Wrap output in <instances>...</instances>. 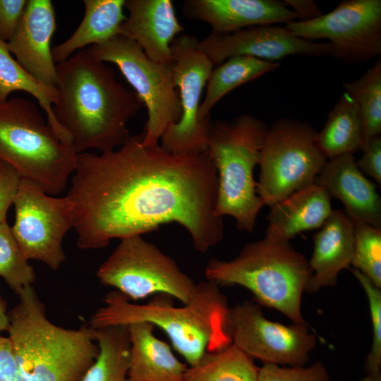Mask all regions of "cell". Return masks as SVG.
I'll use <instances>...</instances> for the list:
<instances>
[{"mask_svg": "<svg viewBox=\"0 0 381 381\" xmlns=\"http://www.w3.org/2000/svg\"><path fill=\"white\" fill-rule=\"evenodd\" d=\"M232 344L251 358L282 366L304 365L316 344L306 325H285L266 318L260 305L245 301L230 308Z\"/></svg>", "mask_w": 381, "mask_h": 381, "instance_id": "5bb4252c", "label": "cell"}, {"mask_svg": "<svg viewBox=\"0 0 381 381\" xmlns=\"http://www.w3.org/2000/svg\"><path fill=\"white\" fill-rule=\"evenodd\" d=\"M93 329L99 352L83 381H129L130 341L127 326Z\"/></svg>", "mask_w": 381, "mask_h": 381, "instance_id": "4316f807", "label": "cell"}, {"mask_svg": "<svg viewBox=\"0 0 381 381\" xmlns=\"http://www.w3.org/2000/svg\"><path fill=\"white\" fill-rule=\"evenodd\" d=\"M24 91L32 95L44 111L47 122L60 140L72 144L71 138L54 117L52 105L58 99L56 86L44 84L28 73L12 56L6 42L0 40V102L8 99L15 91Z\"/></svg>", "mask_w": 381, "mask_h": 381, "instance_id": "d4e9b609", "label": "cell"}, {"mask_svg": "<svg viewBox=\"0 0 381 381\" xmlns=\"http://www.w3.org/2000/svg\"><path fill=\"white\" fill-rule=\"evenodd\" d=\"M363 154L356 162L362 172L381 185V137H375L362 148Z\"/></svg>", "mask_w": 381, "mask_h": 381, "instance_id": "d590c367", "label": "cell"}, {"mask_svg": "<svg viewBox=\"0 0 381 381\" xmlns=\"http://www.w3.org/2000/svg\"><path fill=\"white\" fill-rule=\"evenodd\" d=\"M199 49L213 66L235 56L269 61L292 55L323 56L332 54L329 42H315L292 35L284 27L258 25L227 34L211 32L198 42Z\"/></svg>", "mask_w": 381, "mask_h": 381, "instance_id": "9a60e30c", "label": "cell"}, {"mask_svg": "<svg viewBox=\"0 0 381 381\" xmlns=\"http://www.w3.org/2000/svg\"><path fill=\"white\" fill-rule=\"evenodd\" d=\"M363 126L359 109L344 92L328 113L317 143L327 159L353 154L362 149Z\"/></svg>", "mask_w": 381, "mask_h": 381, "instance_id": "cb8c5ba5", "label": "cell"}, {"mask_svg": "<svg viewBox=\"0 0 381 381\" xmlns=\"http://www.w3.org/2000/svg\"><path fill=\"white\" fill-rule=\"evenodd\" d=\"M0 381H25L13 356L8 337L0 335Z\"/></svg>", "mask_w": 381, "mask_h": 381, "instance_id": "8d00e7d4", "label": "cell"}, {"mask_svg": "<svg viewBox=\"0 0 381 381\" xmlns=\"http://www.w3.org/2000/svg\"><path fill=\"white\" fill-rule=\"evenodd\" d=\"M56 70L53 113L76 152L121 146L131 136L128 121L143 107L136 93L116 80L111 66L85 50L56 64Z\"/></svg>", "mask_w": 381, "mask_h": 381, "instance_id": "7a4b0ae2", "label": "cell"}, {"mask_svg": "<svg viewBox=\"0 0 381 381\" xmlns=\"http://www.w3.org/2000/svg\"><path fill=\"white\" fill-rule=\"evenodd\" d=\"M279 63L248 56H235L213 68L207 83L205 96L200 104L198 119L210 120L213 107L226 94L239 85L275 70Z\"/></svg>", "mask_w": 381, "mask_h": 381, "instance_id": "484cf974", "label": "cell"}, {"mask_svg": "<svg viewBox=\"0 0 381 381\" xmlns=\"http://www.w3.org/2000/svg\"><path fill=\"white\" fill-rule=\"evenodd\" d=\"M351 265L381 288V229L353 222V252Z\"/></svg>", "mask_w": 381, "mask_h": 381, "instance_id": "4dcf8cb0", "label": "cell"}, {"mask_svg": "<svg viewBox=\"0 0 381 381\" xmlns=\"http://www.w3.org/2000/svg\"><path fill=\"white\" fill-rule=\"evenodd\" d=\"M184 16L208 23L212 32L227 34L258 25L296 21L292 10L277 0H187Z\"/></svg>", "mask_w": 381, "mask_h": 381, "instance_id": "ac0fdd59", "label": "cell"}, {"mask_svg": "<svg viewBox=\"0 0 381 381\" xmlns=\"http://www.w3.org/2000/svg\"><path fill=\"white\" fill-rule=\"evenodd\" d=\"M363 287L368 298L373 339L365 368L368 375H380L381 369V288L376 286L365 275L356 269L351 270Z\"/></svg>", "mask_w": 381, "mask_h": 381, "instance_id": "1f68e13d", "label": "cell"}, {"mask_svg": "<svg viewBox=\"0 0 381 381\" xmlns=\"http://www.w3.org/2000/svg\"><path fill=\"white\" fill-rule=\"evenodd\" d=\"M12 233L26 258L56 270L66 260L62 241L73 227V206L66 195H49L21 179L13 201Z\"/></svg>", "mask_w": 381, "mask_h": 381, "instance_id": "8fae6325", "label": "cell"}, {"mask_svg": "<svg viewBox=\"0 0 381 381\" xmlns=\"http://www.w3.org/2000/svg\"><path fill=\"white\" fill-rule=\"evenodd\" d=\"M305 291L334 286L339 272L349 268L353 252V222L341 210H333L313 237Z\"/></svg>", "mask_w": 381, "mask_h": 381, "instance_id": "ffe728a7", "label": "cell"}, {"mask_svg": "<svg viewBox=\"0 0 381 381\" xmlns=\"http://www.w3.org/2000/svg\"><path fill=\"white\" fill-rule=\"evenodd\" d=\"M199 40L182 35L171 43L172 73L179 94L181 116L161 137V146L172 154L199 153L207 151L210 120L200 121L198 111L205 86L214 68L198 47Z\"/></svg>", "mask_w": 381, "mask_h": 381, "instance_id": "4fadbf2b", "label": "cell"}, {"mask_svg": "<svg viewBox=\"0 0 381 381\" xmlns=\"http://www.w3.org/2000/svg\"><path fill=\"white\" fill-rule=\"evenodd\" d=\"M315 183L344 205L352 222L381 229V198L373 183L358 168L353 154L327 159Z\"/></svg>", "mask_w": 381, "mask_h": 381, "instance_id": "e0dca14e", "label": "cell"}, {"mask_svg": "<svg viewBox=\"0 0 381 381\" xmlns=\"http://www.w3.org/2000/svg\"><path fill=\"white\" fill-rule=\"evenodd\" d=\"M343 87L356 104L362 117L363 148L381 134V61L377 60L361 77L344 83Z\"/></svg>", "mask_w": 381, "mask_h": 381, "instance_id": "f1b7e54d", "label": "cell"}, {"mask_svg": "<svg viewBox=\"0 0 381 381\" xmlns=\"http://www.w3.org/2000/svg\"><path fill=\"white\" fill-rule=\"evenodd\" d=\"M85 51L93 59L112 63L119 68L147 110L143 143L158 144L166 130L181 116L172 65L152 61L136 42L121 34L102 43L89 46Z\"/></svg>", "mask_w": 381, "mask_h": 381, "instance_id": "9c48e42d", "label": "cell"}, {"mask_svg": "<svg viewBox=\"0 0 381 381\" xmlns=\"http://www.w3.org/2000/svg\"><path fill=\"white\" fill-rule=\"evenodd\" d=\"M267 128L265 122L250 114L210 124L207 151L217 175L216 214L232 217L241 231H253L264 205L257 194L253 174Z\"/></svg>", "mask_w": 381, "mask_h": 381, "instance_id": "52a82bcc", "label": "cell"}, {"mask_svg": "<svg viewBox=\"0 0 381 381\" xmlns=\"http://www.w3.org/2000/svg\"><path fill=\"white\" fill-rule=\"evenodd\" d=\"M128 17L119 34L136 42L152 61L171 66V43L183 31L170 0H125Z\"/></svg>", "mask_w": 381, "mask_h": 381, "instance_id": "d6986e66", "label": "cell"}, {"mask_svg": "<svg viewBox=\"0 0 381 381\" xmlns=\"http://www.w3.org/2000/svg\"><path fill=\"white\" fill-rule=\"evenodd\" d=\"M143 134L119 147L78 154L66 194L82 249L107 247L113 238L143 235L175 222L194 248L206 253L224 236L216 214L218 181L207 151L172 154L147 145Z\"/></svg>", "mask_w": 381, "mask_h": 381, "instance_id": "6da1fadb", "label": "cell"}, {"mask_svg": "<svg viewBox=\"0 0 381 381\" xmlns=\"http://www.w3.org/2000/svg\"><path fill=\"white\" fill-rule=\"evenodd\" d=\"M78 155L72 145L60 140L32 102L12 97L0 102V158L21 179L58 195L75 169Z\"/></svg>", "mask_w": 381, "mask_h": 381, "instance_id": "8992f818", "label": "cell"}, {"mask_svg": "<svg viewBox=\"0 0 381 381\" xmlns=\"http://www.w3.org/2000/svg\"><path fill=\"white\" fill-rule=\"evenodd\" d=\"M26 0H0V40L7 42L24 13Z\"/></svg>", "mask_w": 381, "mask_h": 381, "instance_id": "e575fe53", "label": "cell"}, {"mask_svg": "<svg viewBox=\"0 0 381 381\" xmlns=\"http://www.w3.org/2000/svg\"><path fill=\"white\" fill-rule=\"evenodd\" d=\"M0 277L16 294L36 279L6 221L0 224Z\"/></svg>", "mask_w": 381, "mask_h": 381, "instance_id": "f546056e", "label": "cell"}, {"mask_svg": "<svg viewBox=\"0 0 381 381\" xmlns=\"http://www.w3.org/2000/svg\"><path fill=\"white\" fill-rule=\"evenodd\" d=\"M21 177L17 170L4 160L0 162V224L6 221L8 210L13 204Z\"/></svg>", "mask_w": 381, "mask_h": 381, "instance_id": "836d02e7", "label": "cell"}, {"mask_svg": "<svg viewBox=\"0 0 381 381\" xmlns=\"http://www.w3.org/2000/svg\"><path fill=\"white\" fill-rule=\"evenodd\" d=\"M1 160H2V159L0 158V162H1Z\"/></svg>", "mask_w": 381, "mask_h": 381, "instance_id": "60d3db41", "label": "cell"}, {"mask_svg": "<svg viewBox=\"0 0 381 381\" xmlns=\"http://www.w3.org/2000/svg\"><path fill=\"white\" fill-rule=\"evenodd\" d=\"M16 294L18 303L8 313L7 331L24 380L83 381L99 352L93 328L52 323L32 285Z\"/></svg>", "mask_w": 381, "mask_h": 381, "instance_id": "277c9868", "label": "cell"}, {"mask_svg": "<svg viewBox=\"0 0 381 381\" xmlns=\"http://www.w3.org/2000/svg\"><path fill=\"white\" fill-rule=\"evenodd\" d=\"M56 28L50 0H28L20 21L6 42L18 63L41 83L56 86V70L51 40Z\"/></svg>", "mask_w": 381, "mask_h": 381, "instance_id": "2e32d148", "label": "cell"}, {"mask_svg": "<svg viewBox=\"0 0 381 381\" xmlns=\"http://www.w3.org/2000/svg\"><path fill=\"white\" fill-rule=\"evenodd\" d=\"M258 381H329L328 373L320 362L306 367L264 363L259 368Z\"/></svg>", "mask_w": 381, "mask_h": 381, "instance_id": "d6a6232c", "label": "cell"}, {"mask_svg": "<svg viewBox=\"0 0 381 381\" xmlns=\"http://www.w3.org/2000/svg\"><path fill=\"white\" fill-rule=\"evenodd\" d=\"M258 373L253 358L231 344L220 351L206 353L186 368L183 381H258Z\"/></svg>", "mask_w": 381, "mask_h": 381, "instance_id": "83f0119b", "label": "cell"}, {"mask_svg": "<svg viewBox=\"0 0 381 381\" xmlns=\"http://www.w3.org/2000/svg\"><path fill=\"white\" fill-rule=\"evenodd\" d=\"M172 298L158 294L145 304H135L119 292L111 291L104 299L105 306L92 315L90 326L98 329L150 322L167 334L190 366L206 353L220 351L232 344L230 308L217 283L207 279L198 283L193 299L183 306H174Z\"/></svg>", "mask_w": 381, "mask_h": 381, "instance_id": "3957f363", "label": "cell"}, {"mask_svg": "<svg viewBox=\"0 0 381 381\" xmlns=\"http://www.w3.org/2000/svg\"><path fill=\"white\" fill-rule=\"evenodd\" d=\"M97 277L129 301L166 294L186 304L198 286L171 257L141 235L121 239L97 270Z\"/></svg>", "mask_w": 381, "mask_h": 381, "instance_id": "30bf717a", "label": "cell"}, {"mask_svg": "<svg viewBox=\"0 0 381 381\" xmlns=\"http://www.w3.org/2000/svg\"><path fill=\"white\" fill-rule=\"evenodd\" d=\"M8 327V317L6 312V303L0 297V335L4 331H7Z\"/></svg>", "mask_w": 381, "mask_h": 381, "instance_id": "f35d334b", "label": "cell"}, {"mask_svg": "<svg viewBox=\"0 0 381 381\" xmlns=\"http://www.w3.org/2000/svg\"><path fill=\"white\" fill-rule=\"evenodd\" d=\"M154 325L138 322L127 325L129 381H183L187 368L170 346L154 334Z\"/></svg>", "mask_w": 381, "mask_h": 381, "instance_id": "7402d4cb", "label": "cell"}, {"mask_svg": "<svg viewBox=\"0 0 381 381\" xmlns=\"http://www.w3.org/2000/svg\"><path fill=\"white\" fill-rule=\"evenodd\" d=\"M284 4L294 11L298 21H306L320 16L322 13L312 0H285Z\"/></svg>", "mask_w": 381, "mask_h": 381, "instance_id": "74e56055", "label": "cell"}, {"mask_svg": "<svg viewBox=\"0 0 381 381\" xmlns=\"http://www.w3.org/2000/svg\"><path fill=\"white\" fill-rule=\"evenodd\" d=\"M270 207L265 237L289 242L302 231L320 229L333 210L329 195L316 183Z\"/></svg>", "mask_w": 381, "mask_h": 381, "instance_id": "44dd1931", "label": "cell"}, {"mask_svg": "<svg viewBox=\"0 0 381 381\" xmlns=\"http://www.w3.org/2000/svg\"><path fill=\"white\" fill-rule=\"evenodd\" d=\"M207 280L249 290L260 306L274 308L294 323L306 325L301 298L310 272L306 257L289 241L264 238L246 244L234 259L211 258Z\"/></svg>", "mask_w": 381, "mask_h": 381, "instance_id": "5b68a950", "label": "cell"}, {"mask_svg": "<svg viewBox=\"0 0 381 381\" xmlns=\"http://www.w3.org/2000/svg\"><path fill=\"white\" fill-rule=\"evenodd\" d=\"M285 28L305 40L327 39L331 55L346 63L368 61L381 54V0H345L327 13Z\"/></svg>", "mask_w": 381, "mask_h": 381, "instance_id": "7c38bea8", "label": "cell"}, {"mask_svg": "<svg viewBox=\"0 0 381 381\" xmlns=\"http://www.w3.org/2000/svg\"><path fill=\"white\" fill-rule=\"evenodd\" d=\"M360 381H381V374L377 375H367L366 377Z\"/></svg>", "mask_w": 381, "mask_h": 381, "instance_id": "ab89813d", "label": "cell"}, {"mask_svg": "<svg viewBox=\"0 0 381 381\" xmlns=\"http://www.w3.org/2000/svg\"><path fill=\"white\" fill-rule=\"evenodd\" d=\"M308 123L289 118L268 127L260 152L256 192L271 207L294 192L315 183L327 159Z\"/></svg>", "mask_w": 381, "mask_h": 381, "instance_id": "ba28073f", "label": "cell"}, {"mask_svg": "<svg viewBox=\"0 0 381 381\" xmlns=\"http://www.w3.org/2000/svg\"><path fill=\"white\" fill-rule=\"evenodd\" d=\"M125 0H84L85 15L75 32L64 42L52 49L58 64L87 45L102 43L119 34L126 19L123 14Z\"/></svg>", "mask_w": 381, "mask_h": 381, "instance_id": "603a6c76", "label": "cell"}]
</instances>
